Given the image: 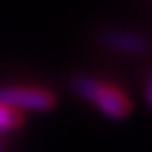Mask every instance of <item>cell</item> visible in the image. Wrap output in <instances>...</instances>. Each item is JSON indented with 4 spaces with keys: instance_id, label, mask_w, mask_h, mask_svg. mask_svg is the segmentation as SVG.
I'll list each match as a JSON object with an SVG mask.
<instances>
[{
    "instance_id": "1",
    "label": "cell",
    "mask_w": 152,
    "mask_h": 152,
    "mask_svg": "<svg viewBox=\"0 0 152 152\" xmlns=\"http://www.w3.org/2000/svg\"><path fill=\"white\" fill-rule=\"evenodd\" d=\"M71 87L81 99L95 105L105 117L109 118H124L129 115V99L124 93L115 89L91 75H75L71 79Z\"/></svg>"
},
{
    "instance_id": "2",
    "label": "cell",
    "mask_w": 152,
    "mask_h": 152,
    "mask_svg": "<svg viewBox=\"0 0 152 152\" xmlns=\"http://www.w3.org/2000/svg\"><path fill=\"white\" fill-rule=\"evenodd\" d=\"M0 103L16 111H50L56 105V95L39 87H0Z\"/></svg>"
},
{
    "instance_id": "3",
    "label": "cell",
    "mask_w": 152,
    "mask_h": 152,
    "mask_svg": "<svg viewBox=\"0 0 152 152\" xmlns=\"http://www.w3.org/2000/svg\"><path fill=\"white\" fill-rule=\"evenodd\" d=\"M99 39L105 48L129 56H140L148 50V39L140 32L132 30H105Z\"/></svg>"
},
{
    "instance_id": "4",
    "label": "cell",
    "mask_w": 152,
    "mask_h": 152,
    "mask_svg": "<svg viewBox=\"0 0 152 152\" xmlns=\"http://www.w3.org/2000/svg\"><path fill=\"white\" fill-rule=\"evenodd\" d=\"M22 123V115L20 111L12 107H6L0 103V134L2 132H10V130H16Z\"/></svg>"
},
{
    "instance_id": "5",
    "label": "cell",
    "mask_w": 152,
    "mask_h": 152,
    "mask_svg": "<svg viewBox=\"0 0 152 152\" xmlns=\"http://www.w3.org/2000/svg\"><path fill=\"white\" fill-rule=\"evenodd\" d=\"M152 79L150 77H146V83H144V101L150 105V101H152Z\"/></svg>"
},
{
    "instance_id": "6",
    "label": "cell",
    "mask_w": 152,
    "mask_h": 152,
    "mask_svg": "<svg viewBox=\"0 0 152 152\" xmlns=\"http://www.w3.org/2000/svg\"><path fill=\"white\" fill-rule=\"evenodd\" d=\"M0 152H4V144H2V138H0Z\"/></svg>"
}]
</instances>
